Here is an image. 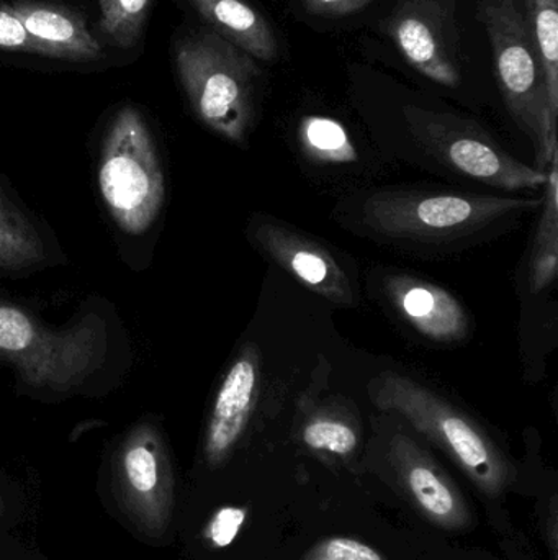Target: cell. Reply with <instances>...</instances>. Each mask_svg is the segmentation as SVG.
Returning a JSON list of instances; mask_svg holds the SVG:
<instances>
[{
	"instance_id": "cell-1",
	"label": "cell",
	"mask_w": 558,
	"mask_h": 560,
	"mask_svg": "<svg viewBox=\"0 0 558 560\" xmlns=\"http://www.w3.org/2000/svg\"><path fill=\"white\" fill-rule=\"evenodd\" d=\"M543 199L478 196L459 190H380L359 206L367 235L406 246H452L472 242L536 210Z\"/></svg>"
},
{
	"instance_id": "cell-2",
	"label": "cell",
	"mask_w": 558,
	"mask_h": 560,
	"mask_svg": "<svg viewBox=\"0 0 558 560\" xmlns=\"http://www.w3.org/2000/svg\"><path fill=\"white\" fill-rule=\"evenodd\" d=\"M380 411L400 415L441 447L474 486L490 499L510 489L514 469L494 438L461 408L406 375L387 372L369 385Z\"/></svg>"
},
{
	"instance_id": "cell-3",
	"label": "cell",
	"mask_w": 558,
	"mask_h": 560,
	"mask_svg": "<svg viewBox=\"0 0 558 560\" xmlns=\"http://www.w3.org/2000/svg\"><path fill=\"white\" fill-rule=\"evenodd\" d=\"M174 58L197 117L226 140L245 143L261 92L258 61L213 30L177 39Z\"/></svg>"
},
{
	"instance_id": "cell-4",
	"label": "cell",
	"mask_w": 558,
	"mask_h": 560,
	"mask_svg": "<svg viewBox=\"0 0 558 560\" xmlns=\"http://www.w3.org/2000/svg\"><path fill=\"white\" fill-rule=\"evenodd\" d=\"M477 16L490 39L508 112L533 141L537 170H549L558 160V115L550 105L546 72L526 15L514 0H484Z\"/></svg>"
},
{
	"instance_id": "cell-5",
	"label": "cell",
	"mask_w": 558,
	"mask_h": 560,
	"mask_svg": "<svg viewBox=\"0 0 558 560\" xmlns=\"http://www.w3.org/2000/svg\"><path fill=\"white\" fill-rule=\"evenodd\" d=\"M102 197L117 225L131 235L146 232L164 202L156 147L140 112L124 107L111 121L98 171Z\"/></svg>"
},
{
	"instance_id": "cell-6",
	"label": "cell",
	"mask_w": 558,
	"mask_h": 560,
	"mask_svg": "<svg viewBox=\"0 0 558 560\" xmlns=\"http://www.w3.org/2000/svg\"><path fill=\"white\" fill-rule=\"evenodd\" d=\"M403 114L419 144L458 173L511 192L546 186V171L514 160L474 121L413 105Z\"/></svg>"
},
{
	"instance_id": "cell-7",
	"label": "cell",
	"mask_w": 558,
	"mask_h": 560,
	"mask_svg": "<svg viewBox=\"0 0 558 560\" xmlns=\"http://www.w3.org/2000/svg\"><path fill=\"white\" fill-rule=\"evenodd\" d=\"M383 30L408 65L425 78L446 88L461 85L455 0H399Z\"/></svg>"
},
{
	"instance_id": "cell-8",
	"label": "cell",
	"mask_w": 558,
	"mask_h": 560,
	"mask_svg": "<svg viewBox=\"0 0 558 560\" xmlns=\"http://www.w3.org/2000/svg\"><path fill=\"white\" fill-rule=\"evenodd\" d=\"M121 505L138 528L157 538L169 526L174 506V476L159 436L141 428L121 447L117 466Z\"/></svg>"
},
{
	"instance_id": "cell-9",
	"label": "cell",
	"mask_w": 558,
	"mask_h": 560,
	"mask_svg": "<svg viewBox=\"0 0 558 560\" xmlns=\"http://www.w3.org/2000/svg\"><path fill=\"white\" fill-rule=\"evenodd\" d=\"M251 240L271 261L328 302L340 306L356 303L353 280L321 243L264 217L251 223Z\"/></svg>"
},
{
	"instance_id": "cell-10",
	"label": "cell",
	"mask_w": 558,
	"mask_h": 560,
	"mask_svg": "<svg viewBox=\"0 0 558 560\" xmlns=\"http://www.w3.org/2000/svg\"><path fill=\"white\" fill-rule=\"evenodd\" d=\"M389 460L400 486L429 523L448 532L472 525L471 506L458 483L413 438L395 434L390 441Z\"/></svg>"
},
{
	"instance_id": "cell-11",
	"label": "cell",
	"mask_w": 558,
	"mask_h": 560,
	"mask_svg": "<svg viewBox=\"0 0 558 560\" xmlns=\"http://www.w3.org/2000/svg\"><path fill=\"white\" fill-rule=\"evenodd\" d=\"M261 365L258 346L246 345L223 377L203 441V454L210 467L225 464L241 441L258 404Z\"/></svg>"
},
{
	"instance_id": "cell-12",
	"label": "cell",
	"mask_w": 558,
	"mask_h": 560,
	"mask_svg": "<svg viewBox=\"0 0 558 560\" xmlns=\"http://www.w3.org/2000/svg\"><path fill=\"white\" fill-rule=\"evenodd\" d=\"M383 292L400 318L431 341L452 345L471 332V316L458 296L429 280L392 275L383 280Z\"/></svg>"
},
{
	"instance_id": "cell-13",
	"label": "cell",
	"mask_w": 558,
	"mask_h": 560,
	"mask_svg": "<svg viewBox=\"0 0 558 560\" xmlns=\"http://www.w3.org/2000/svg\"><path fill=\"white\" fill-rule=\"evenodd\" d=\"M12 9L29 33L51 51L52 58L68 61H97L102 48L88 33L84 20L55 3L15 0Z\"/></svg>"
},
{
	"instance_id": "cell-14",
	"label": "cell",
	"mask_w": 558,
	"mask_h": 560,
	"mask_svg": "<svg viewBox=\"0 0 558 560\" xmlns=\"http://www.w3.org/2000/svg\"><path fill=\"white\" fill-rule=\"evenodd\" d=\"M200 16L226 42L248 52L256 61L271 62L278 56L277 36L271 23L246 0H189Z\"/></svg>"
},
{
	"instance_id": "cell-15",
	"label": "cell",
	"mask_w": 558,
	"mask_h": 560,
	"mask_svg": "<svg viewBox=\"0 0 558 560\" xmlns=\"http://www.w3.org/2000/svg\"><path fill=\"white\" fill-rule=\"evenodd\" d=\"M360 436L359 418L349 410L344 398H330L323 404L304 401L298 438L308 450L328 456L349 457L359 450Z\"/></svg>"
},
{
	"instance_id": "cell-16",
	"label": "cell",
	"mask_w": 558,
	"mask_h": 560,
	"mask_svg": "<svg viewBox=\"0 0 558 560\" xmlns=\"http://www.w3.org/2000/svg\"><path fill=\"white\" fill-rule=\"evenodd\" d=\"M558 160L546 170V194L543 197L544 212L534 238L533 256L530 265V283L534 293L544 292L557 279L558 261Z\"/></svg>"
},
{
	"instance_id": "cell-17",
	"label": "cell",
	"mask_w": 558,
	"mask_h": 560,
	"mask_svg": "<svg viewBox=\"0 0 558 560\" xmlns=\"http://www.w3.org/2000/svg\"><path fill=\"white\" fill-rule=\"evenodd\" d=\"M41 258V242L35 230L0 194V268H26Z\"/></svg>"
},
{
	"instance_id": "cell-18",
	"label": "cell",
	"mask_w": 558,
	"mask_h": 560,
	"mask_svg": "<svg viewBox=\"0 0 558 560\" xmlns=\"http://www.w3.org/2000/svg\"><path fill=\"white\" fill-rule=\"evenodd\" d=\"M298 138L311 160L331 164L357 161V151L346 128L333 118L320 115L305 117L298 128Z\"/></svg>"
},
{
	"instance_id": "cell-19",
	"label": "cell",
	"mask_w": 558,
	"mask_h": 560,
	"mask_svg": "<svg viewBox=\"0 0 558 560\" xmlns=\"http://www.w3.org/2000/svg\"><path fill=\"white\" fill-rule=\"evenodd\" d=\"M531 32L546 72L550 105L558 115V0H526Z\"/></svg>"
},
{
	"instance_id": "cell-20",
	"label": "cell",
	"mask_w": 558,
	"mask_h": 560,
	"mask_svg": "<svg viewBox=\"0 0 558 560\" xmlns=\"http://www.w3.org/2000/svg\"><path fill=\"white\" fill-rule=\"evenodd\" d=\"M102 35L110 45L131 49L140 42L151 0H98Z\"/></svg>"
},
{
	"instance_id": "cell-21",
	"label": "cell",
	"mask_w": 558,
	"mask_h": 560,
	"mask_svg": "<svg viewBox=\"0 0 558 560\" xmlns=\"http://www.w3.org/2000/svg\"><path fill=\"white\" fill-rule=\"evenodd\" d=\"M43 332L26 313L15 306L0 305V352L19 359H38L41 351L52 349L43 341Z\"/></svg>"
},
{
	"instance_id": "cell-22",
	"label": "cell",
	"mask_w": 558,
	"mask_h": 560,
	"mask_svg": "<svg viewBox=\"0 0 558 560\" xmlns=\"http://www.w3.org/2000/svg\"><path fill=\"white\" fill-rule=\"evenodd\" d=\"M0 49L52 58L51 51L23 25L12 5L0 3Z\"/></svg>"
},
{
	"instance_id": "cell-23",
	"label": "cell",
	"mask_w": 558,
	"mask_h": 560,
	"mask_svg": "<svg viewBox=\"0 0 558 560\" xmlns=\"http://www.w3.org/2000/svg\"><path fill=\"white\" fill-rule=\"evenodd\" d=\"M301 560H387L372 546L353 538L333 536L314 545Z\"/></svg>"
},
{
	"instance_id": "cell-24",
	"label": "cell",
	"mask_w": 558,
	"mask_h": 560,
	"mask_svg": "<svg viewBox=\"0 0 558 560\" xmlns=\"http://www.w3.org/2000/svg\"><path fill=\"white\" fill-rule=\"evenodd\" d=\"M248 510L236 509V506H225L210 520L205 529V538L213 548H226L235 541L241 526L245 525Z\"/></svg>"
},
{
	"instance_id": "cell-25",
	"label": "cell",
	"mask_w": 558,
	"mask_h": 560,
	"mask_svg": "<svg viewBox=\"0 0 558 560\" xmlns=\"http://www.w3.org/2000/svg\"><path fill=\"white\" fill-rule=\"evenodd\" d=\"M301 2L310 15L336 19V16H347L360 12L373 0H301Z\"/></svg>"
},
{
	"instance_id": "cell-26",
	"label": "cell",
	"mask_w": 558,
	"mask_h": 560,
	"mask_svg": "<svg viewBox=\"0 0 558 560\" xmlns=\"http://www.w3.org/2000/svg\"><path fill=\"white\" fill-rule=\"evenodd\" d=\"M3 513V503H2V500H0V515H2Z\"/></svg>"
}]
</instances>
